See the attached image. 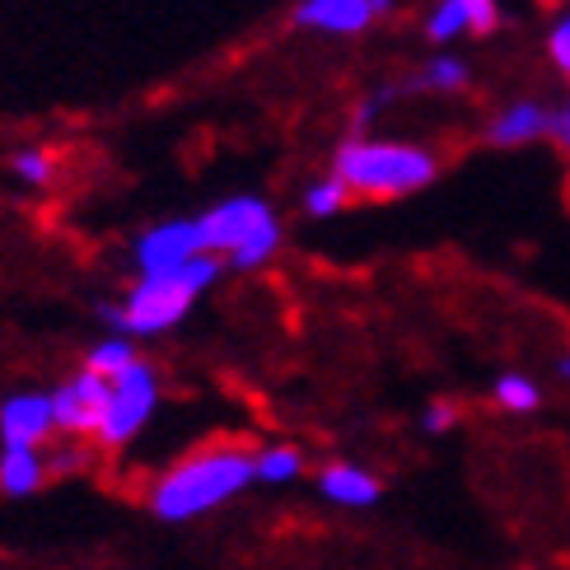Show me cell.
<instances>
[{"instance_id": "6da1fadb", "label": "cell", "mask_w": 570, "mask_h": 570, "mask_svg": "<svg viewBox=\"0 0 570 570\" xmlns=\"http://www.w3.org/2000/svg\"><path fill=\"white\" fill-rule=\"evenodd\" d=\"M257 482L253 449L244 444H210L202 454L178 459L169 472H159L146 491V505L159 524H187L210 510H220Z\"/></svg>"}, {"instance_id": "7a4b0ae2", "label": "cell", "mask_w": 570, "mask_h": 570, "mask_svg": "<svg viewBox=\"0 0 570 570\" xmlns=\"http://www.w3.org/2000/svg\"><path fill=\"white\" fill-rule=\"evenodd\" d=\"M220 276V263L216 257H193L187 267L178 272H164V276H140L131 285L127 304H104L99 318L117 332V337H159V332H169L183 323V314L193 308V299L206 291L210 281Z\"/></svg>"}, {"instance_id": "3957f363", "label": "cell", "mask_w": 570, "mask_h": 570, "mask_svg": "<svg viewBox=\"0 0 570 570\" xmlns=\"http://www.w3.org/2000/svg\"><path fill=\"white\" fill-rule=\"evenodd\" d=\"M351 193L361 197H412L421 187H431L440 164L431 150L421 146H402V140H365L351 136L337 150V164H332Z\"/></svg>"}, {"instance_id": "277c9868", "label": "cell", "mask_w": 570, "mask_h": 570, "mask_svg": "<svg viewBox=\"0 0 570 570\" xmlns=\"http://www.w3.org/2000/svg\"><path fill=\"white\" fill-rule=\"evenodd\" d=\"M155 407H159V374H155L146 361H136L131 370H122L117 379H108V402H104L99 431H94L99 449H122V444H131V440L150 425Z\"/></svg>"}, {"instance_id": "5b68a950", "label": "cell", "mask_w": 570, "mask_h": 570, "mask_svg": "<svg viewBox=\"0 0 570 570\" xmlns=\"http://www.w3.org/2000/svg\"><path fill=\"white\" fill-rule=\"evenodd\" d=\"M131 257H136V272H140V276H164V272L187 267L193 257H206L202 220H169V225H155L150 234H140V239H136Z\"/></svg>"}, {"instance_id": "8992f818", "label": "cell", "mask_w": 570, "mask_h": 570, "mask_svg": "<svg viewBox=\"0 0 570 570\" xmlns=\"http://www.w3.org/2000/svg\"><path fill=\"white\" fill-rule=\"evenodd\" d=\"M202 220V234H206V253L216 257V253H239L253 234H263L267 225H276L272 216V206L267 202H257V197H229L220 206H210Z\"/></svg>"}, {"instance_id": "52a82bcc", "label": "cell", "mask_w": 570, "mask_h": 570, "mask_svg": "<svg viewBox=\"0 0 570 570\" xmlns=\"http://www.w3.org/2000/svg\"><path fill=\"white\" fill-rule=\"evenodd\" d=\"M104 402H108V379H99L94 370L70 374L66 384L52 389L57 431L61 435H94L99 431V416H104Z\"/></svg>"}, {"instance_id": "ba28073f", "label": "cell", "mask_w": 570, "mask_h": 570, "mask_svg": "<svg viewBox=\"0 0 570 570\" xmlns=\"http://www.w3.org/2000/svg\"><path fill=\"white\" fill-rule=\"evenodd\" d=\"M57 435L52 393H14L0 402V444L14 449H42Z\"/></svg>"}, {"instance_id": "9c48e42d", "label": "cell", "mask_w": 570, "mask_h": 570, "mask_svg": "<svg viewBox=\"0 0 570 570\" xmlns=\"http://www.w3.org/2000/svg\"><path fill=\"white\" fill-rule=\"evenodd\" d=\"M389 10H393V0H304L295 10V23L299 29H318V33H361Z\"/></svg>"}, {"instance_id": "30bf717a", "label": "cell", "mask_w": 570, "mask_h": 570, "mask_svg": "<svg viewBox=\"0 0 570 570\" xmlns=\"http://www.w3.org/2000/svg\"><path fill=\"white\" fill-rule=\"evenodd\" d=\"M318 495L337 510H370L384 495V482L361 463H327L318 472Z\"/></svg>"}, {"instance_id": "8fae6325", "label": "cell", "mask_w": 570, "mask_h": 570, "mask_svg": "<svg viewBox=\"0 0 570 570\" xmlns=\"http://www.w3.org/2000/svg\"><path fill=\"white\" fill-rule=\"evenodd\" d=\"M42 482H47V459H42V449L0 444V495H6V501L38 495Z\"/></svg>"}, {"instance_id": "7c38bea8", "label": "cell", "mask_w": 570, "mask_h": 570, "mask_svg": "<svg viewBox=\"0 0 570 570\" xmlns=\"http://www.w3.org/2000/svg\"><path fill=\"white\" fill-rule=\"evenodd\" d=\"M548 131H557V112H548L542 104H514L487 127L491 146H529V140L548 136Z\"/></svg>"}, {"instance_id": "4fadbf2b", "label": "cell", "mask_w": 570, "mask_h": 570, "mask_svg": "<svg viewBox=\"0 0 570 570\" xmlns=\"http://www.w3.org/2000/svg\"><path fill=\"white\" fill-rule=\"evenodd\" d=\"M253 463H257V482H263V487H285V482H295L299 472H304V454H299L295 444H267V449H257Z\"/></svg>"}, {"instance_id": "5bb4252c", "label": "cell", "mask_w": 570, "mask_h": 570, "mask_svg": "<svg viewBox=\"0 0 570 570\" xmlns=\"http://www.w3.org/2000/svg\"><path fill=\"white\" fill-rule=\"evenodd\" d=\"M491 397H495V407H505L514 416H529V412H538L542 389L533 384L529 374H501L495 379V389H491Z\"/></svg>"}, {"instance_id": "9a60e30c", "label": "cell", "mask_w": 570, "mask_h": 570, "mask_svg": "<svg viewBox=\"0 0 570 570\" xmlns=\"http://www.w3.org/2000/svg\"><path fill=\"white\" fill-rule=\"evenodd\" d=\"M136 365V346H131V337H104L99 346L89 351V361H85V370H94L99 379H117L122 370H131Z\"/></svg>"}, {"instance_id": "2e32d148", "label": "cell", "mask_w": 570, "mask_h": 570, "mask_svg": "<svg viewBox=\"0 0 570 570\" xmlns=\"http://www.w3.org/2000/svg\"><path fill=\"white\" fill-rule=\"evenodd\" d=\"M346 197H351V187H346L337 174H332V178H318V183L304 193V210H308V216H314V220H323V216H337V210L346 206Z\"/></svg>"}, {"instance_id": "e0dca14e", "label": "cell", "mask_w": 570, "mask_h": 570, "mask_svg": "<svg viewBox=\"0 0 570 570\" xmlns=\"http://www.w3.org/2000/svg\"><path fill=\"white\" fill-rule=\"evenodd\" d=\"M459 33H468V6L463 0H440V6L431 10V19H425V38L449 42Z\"/></svg>"}, {"instance_id": "ac0fdd59", "label": "cell", "mask_w": 570, "mask_h": 570, "mask_svg": "<svg viewBox=\"0 0 570 570\" xmlns=\"http://www.w3.org/2000/svg\"><path fill=\"white\" fill-rule=\"evenodd\" d=\"M281 248V225H267L263 234H253V239L239 248V253H229V267H239V272H253V267H263L267 257Z\"/></svg>"}, {"instance_id": "d6986e66", "label": "cell", "mask_w": 570, "mask_h": 570, "mask_svg": "<svg viewBox=\"0 0 570 570\" xmlns=\"http://www.w3.org/2000/svg\"><path fill=\"white\" fill-rule=\"evenodd\" d=\"M416 85H421V89H444V94H449V89H463V85H468V66H463L459 57H435L431 66L421 70Z\"/></svg>"}, {"instance_id": "ffe728a7", "label": "cell", "mask_w": 570, "mask_h": 570, "mask_svg": "<svg viewBox=\"0 0 570 570\" xmlns=\"http://www.w3.org/2000/svg\"><path fill=\"white\" fill-rule=\"evenodd\" d=\"M10 169L19 183H29V187H42L47 178H52V159H47V150H19L10 159Z\"/></svg>"}, {"instance_id": "44dd1931", "label": "cell", "mask_w": 570, "mask_h": 570, "mask_svg": "<svg viewBox=\"0 0 570 570\" xmlns=\"http://www.w3.org/2000/svg\"><path fill=\"white\" fill-rule=\"evenodd\" d=\"M463 6H468V33L501 29V6H495V0H463Z\"/></svg>"}, {"instance_id": "7402d4cb", "label": "cell", "mask_w": 570, "mask_h": 570, "mask_svg": "<svg viewBox=\"0 0 570 570\" xmlns=\"http://www.w3.org/2000/svg\"><path fill=\"white\" fill-rule=\"evenodd\" d=\"M454 421H459V407H454V402L435 397L431 407L421 412V431H425V435H444V431H454Z\"/></svg>"}, {"instance_id": "603a6c76", "label": "cell", "mask_w": 570, "mask_h": 570, "mask_svg": "<svg viewBox=\"0 0 570 570\" xmlns=\"http://www.w3.org/2000/svg\"><path fill=\"white\" fill-rule=\"evenodd\" d=\"M548 57L557 61V70H566V76H570V14L552 29V38H548Z\"/></svg>"}, {"instance_id": "cb8c5ba5", "label": "cell", "mask_w": 570, "mask_h": 570, "mask_svg": "<svg viewBox=\"0 0 570 570\" xmlns=\"http://www.w3.org/2000/svg\"><path fill=\"white\" fill-rule=\"evenodd\" d=\"M557 136L566 140V150H570V104H566V112H557Z\"/></svg>"}, {"instance_id": "d4e9b609", "label": "cell", "mask_w": 570, "mask_h": 570, "mask_svg": "<svg viewBox=\"0 0 570 570\" xmlns=\"http://www.w3.org/2000/svg\"><path fill=\"white\" fill-rule=\"evenodd\" d=\"M557 370H561V379H566V384H570V351L561 355V361H557Z\"/></svg>"}]
</instances>
